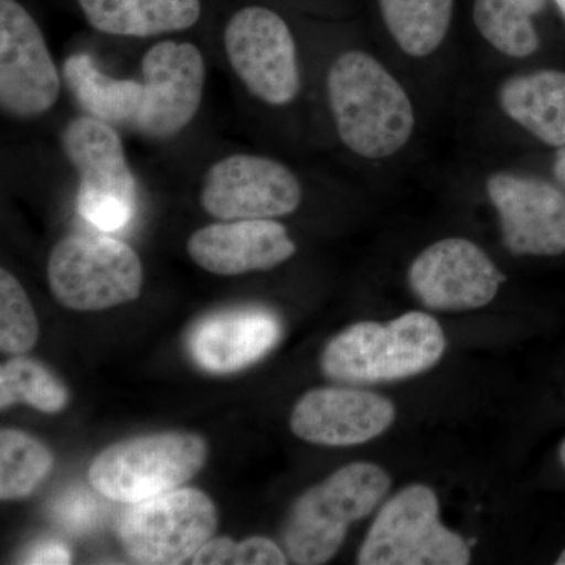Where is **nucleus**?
<instances>
[{
    "label": "nucleus",
    "mask_w": 565,
    "mask_h": 565,
    "mask_svg": "<svg viewBox=\"0 0 565 565\" xmlns=\"http://www.w3.org/2000/svg\"><path fill=\"white\" fill-rule=\"evenodd\" d=\"M556 6L559 7L561 13L564 14L565 18V0H555Z\"/></svg>",
    "instance_id": "2f4dec72"
},
{
    "label": "nucleus",
    "mask_w": 565,
    "mask_h": 565,
    "mask_svg": "<svg viewBox=\"0 0 565 565\" xmlns=\"http://www.w3.org/2000/svg\"><path fill=\"white\" fill-rule=\"evenodd\" d=\"M379 6L401 50L412 57H427L448 35L455 0H379Z\"/></svg>",
    "instance_id": "412c9836"
},
{
    "label": "nucleus",
    "mask_w": 565,
    "mask_h": 565,
    "mask_svg": "<svg viewBox=\"0 0 565 565\" xmlns=\"http://www.w3.org/2000/svg\"><path fill=\"white\" fill-rule=\"evenodd\" d=\"M559 456H561V462H563V465L565 467V440L563 441V445H561Z\"/></svg>",
    "instance_id": "7c9ffc66"
},
{
    "label": "nucleus",
    "mask_w": 565,
    "mask_h": 565,
    "mask_svg": "<svg viewBox=\"0 0 565 565\" xmlns=\"http://www.w3.org/2000/svg\"><path fill=\"white\" fill-rule=\"evenodd\" d=\"M392 479L370 462L345 465L294 504L285 527V545L294 564H326L343 545L349 526L377 508Z\"/></svg>",
    "instance_id": "7ed1b4c3"
},
{
    "label": "nucleus",
    "mask_w": 565,
    "mask_h": 565,
    "mask_svg": "<svg viewBox=\"0 0 565 565\" xmlns=\"http://www.w3.org/2000/svg\"><path fill=\"white\" fill-rule=\"evenodd\" d=\"M296 252L286 226L273 218L212 223L188 241L189 256L196 266L225 277L274 269Z\"/></svg>",
    "instance_id": "dca6fc26"
},
{
    "label": "nucleus",
    "mask_w": 565,
    "mask_h": 565,
    "mask_svg": "<svg viewBox=\"0 0 565 565\" xmlns=\"http://www.w3.org/2000/svg\"><path fill=\"white\" fill-rule=\"evenodd\" d=\"M555 177L565 188V148L557 154L555 161Z\"/></svg>",
    "instance_id": "c756f323"
},
{
    "label": "nucleus",
    "mask_w": 565,
    "mask_h": 565,
    "mask_svg": "<svg viewBox=\"0 0 565 565\" xmlns=\"http://www.w3.org/2000/svg\"><path fill=\"white\" fill-rule=\"evenodd\" d=\"M207 459L200 435L162 433L129 438L93 459L88 479L107 500L132 504L172 492L195 478Z\"/></svg>",
    "instance_id": "20e7f679"
},
{
    "label": "nucleus",
    "mask_w": 565,
    "mask_h": 565,
    "mask_svg": "<svg viewBox=\"0 0 565 565\" xmlns=\"http://www.w3.org/2000/svg\"><path fill=\"white\" fill-rule=\"evenodd\" d=\"M95 31L150 39L188 31L202 17L200 0H77Z\"/></svg>",
    "instance_id": "a211bd4d"
},
{
    "label": "nucleus",
    "mask_w": 565,
    "mask_h": 565,
    "mask_svg": "<svg viewBox=\"0 0 565 565\" xmlns=\"http://www.w3.org/2000/svg\"><path fill=\"white\" fill-rule=\"evenodd\" d=\"M471 553L462 535L440 520L430 487H405L386 501L367 531L356 563L362 565H465Z\"/></svg>",
    "instance_id": "423d86ee"
},
{
    "label": "nucleus",
    "mask_w": 565,
    "mask_h": 565,
    "mask_svg": "<svg viewBox=\"0 0 565 565\" xmlns=\"http://www.w3.org/2000/svg\"><path fill=\"white\" fill-rule=\"evenodd\" d=\"M54 457L46 445L22 430L0 433V498L21 500L50 475Z\"/></svg>",
    "instance_id": "b1692460"
},
{
    "label": "nucleus",
    "mask_w": 565,
    "mask_h": 565,
    "mask_svg": "<svg viewBox=\"0 0 565 565\" xmlns=\"http://www.w3.org/2000/svg\"><path fill=\"white\" fill-rule=\"evenodd\" d=\"M396 418L392 401L355 388H319L294 407L291 429L308 444L355 446L384 434Z\"/></svg>",
    "instance_id": "2eb2a0df"
},
{
    "label": "nucleus",
    "mask_w": 565,
    "mask_h": 565,
    "mask_svg": "<svg viewBox=\"0 0 565 565\" xmlns=\"http://www.w3.org/2000/svg\"><path fill=\"white\" fill-rule=\"evenodd\" d=\"M487 195L500 217L503 244L514 255L565 253V193L541 178L494 173Z\"/></svg>",
    "instance_id": "4468645a"
},
{
    "label": "nucleus",
    "mask_w": 565,
    "mask_h": 565,
    "mask_svg": "<svg viewBox=\"0 0 565 565\" xmlns=\"http://www.w3.org/2000/svg\"><path fill=\"white\" fill-rule=\"evenodd\" d=\"M545 7L546 0H475L473 20L494 50L508 57L526 58L541 44L533 18Z\"/></svg>",
    "instance_id": "4be33fe9"
},
{
    "label": "nucleus",
    "mask_w": 565,
    "mask_h": 565,
    "mask_svg": "<svg viewBox=\"0 0 565 565\" xmlns=\"http://www.w3.org/2000/svg\"><path fill=\"white\" fill-rule=\"evenodd\" d=\"M63 79L85 114L111 126L132 128L143 98V84L107 76L88 54L66 58Z\"/></svg>",
    "instance_id": "aec40b11"
},
{
    "label": "nucleus",
    "mask_w": 565,
    "mask_h": 565,
    "mask_svg": "<svg viewBox=\"0 0 565 565\" xmlns=\"http://www.w3.org/2000/svg\"><path fill=\"white\" fill-rule=\"evenodd\" d=\"M556 564L557 565H565V550H564L563 553H561L559 557H557Z\"/></svg>",
    "instance_id": "473e14b6"
},
{
    "label": "nucleus",
    "mask_w": 565,
    "mask_h": 565,
    "mask_svg": "<svg viewBox=\"0 0 565 565\" xmlns=\"http://www.w3.org/2000/svg\"><path fill=\"white\" fill-rule=\"evenodd\" d=\"M99 492H92L85 486H73L63 490L50 505L52 522L73 535L93 533L106 516Z\"/></svg>",
    "instance_id": "a878e982"
},
{
    "label": "nucleus",
    "mask_w": 565,
    "mask_h": 565,
    "mask_svg": "<svg viewBox=\"0 0 565 565\" xmlns=\"http://www.w3.org/2000/svg\"><path fill=\"white\" fill-rule=\"evenodd\" d=\"M22 403L44 414H57L70 403L65 384L43 363L29 356L14 359L0 367V407Z\"/></svg>",
    "instance_id": "5701e85b"
},
{
    "label": "nucleus",
    "mask_w": 565,
    "mask_h": 565,
    "mask_svg": "<svg viewBox=\"0 0 565 565\" xmlns=\"http://www.w3.org/2000/svg\"><path fill=\"white\" fill-rule=\"evenodd\" d=\"M288 563L280 546L266 537H250L234 546L233 564L282 565Z\"/></svg>",
    "instance_id": "bb28decb"
},
{
    "label": "nucleus",
    "mask_w": 565,
    "mask_h": 565,
    "mask_svg": "<svg viewBox=\"0 0 565 565\" xmlns=\"http://www.w3.org/2000/svg\"><path fill=\"white\" fill-rule=\"evenodd\" d=\"M327 95L338 136L360 158H390L414 134L415 111L407 92L366 52L348 51L332 63Z\"/></svg>",
    "instance_id": "f257e3e1"
},
{
    "label": "nucleus",
    "mask_w": 565,
    "mask_h": 565,
    "mask_svg": "<svg viewBox=\"0 0 565 565\" xmlns=\"http://www.w3.org/2000/svg\"><path fill=\"white\" fill-rule=\"evenodd\" d=\"M281 333L280 319L264 308L222 311L193 327L189 351L207 373L232 374L273 351Z\"/></svg>",
    "instance_id": "f3484780"
},
{
    "label": "nucleus",
    "mask_w": 565,
    "mask_h": 565,
    "mask_svg": "<svg viewBox=\"0 0 565 565\" xmlns=\"http://www.w3.org/2000/svg\"><path fill=\"white\" fill-rule=\"evenodd\" d=\"M217 509L196 489H174L132 503L117 523L126 555L139 564H182L217 530Z\"/></svg>",
    "instance_id": "6e6552de"
},
{
    "label": "nucleus",
    "mask_w": 565,
    "mask_h": 565,
    "mask_svg": "<svg viewBox=\"0 0 565 565\" xmlns=\"http://www.w3.org/2000/svg\"><path fill=\"white\" fill-rule=\"evenodd\" d=\"M504 114L550 147H565V73L534 71L501 85Z\"/></svg>",
    "instance_id": "6ab92c4d"
},
{
    "label": "nucleus",
    "mask_w": 565,
    "mask_h": 565,
    "mask_svg": "<svg viewBox=\"0 0 565 565\" xmlns=\"http://www.w3.org/2000/svg\"><path fill=\"white\" fill-rule=\"evenodd\" d=\"M234 546L228 537L210 539L193 556L192 563L195 565H223L233 564Z\"/></svg>",
    "instance_id": "c85d7f7f"
},
{
    "label": "nucleus",
    "mask_w": 565,
    "mask_h": 565,
    "mask_svg": "<svg viewBox=\"0 0 565 565\" xmlns=\"http://www.w3.org/2000/svg\"><path fill=\"white\" fill-rule=\"evenodd\" d=\"M504 275L478 244L463 237L438 241L416 256L408 285L426 307L470 311L492 302Z\"/></svg>",
    "instance_id": "ddd939ff"
},
{
    "label": "nucleus",
    "mask_w": 565,
    "mask_h": 565,
    "mask_svg": "<svg viewBox=\"0 0 565 565\" xmlns=\"http://www.w3.org/2000/svg\"><path fill=\"white\" fill-rule=\"evenodd\" d=\"M200 203L218 221L282 217L302 203V185L289 167L275 159L232 154L204 173Z\"/></svg>",
    "instance_id": "9d476101"
},
{
    "label": "nucleus",
    "mask_w": 565,
    "mask_h": 565,
    "mask_svg": "<svg viewBox=\"0 0 565 565\" xmlns=\"http://www.w3.org/2000/svg\"><path fill=\"white\" fill-rule=\"evenodd\" d=\"M445 351L440 323L433 316L412 311L388 323H353L323 349L321 367L332 381L379 384L426 373Z\"/></svg>",
    "instance_id": "f03ea898"
},
{
    "label": "nucleus",
    "mask_w": 565,
    "mask_h": 565,
    "mask_svg": "<svg viewBox=\"0 0 565 565\" xmlns=\"http://www.w3.org/2000/svg\"><path fill=\"white\" fill-rule=\"evenodd\" d=\"M61 74L40 25L18 0H0V107L17 120L50 111Z\"/></svg>",
    "instance_id": "9b49d317"
},
{
    "label": "nucleus",
    "mask_w": 565,
    "mask_h": 565,
    "mask_svg": "<svg viewBox=\"0 0 565 565\" xmlns=\"http://www.w3.org/2000/svg\"><path fill=\"white\" fill-rule=\"evenodd\" d=\"M55 300L74 311H103L132 302L143 286V266L128 244L107 236L65 237L46 267Z\"/></svg>",
    "instance_id": "39448f33"
},
{
    "label": "nucleus",
    "mask_w": 565,
    "mask_h": 565,
    "mask_svg": "<svg viewBox=\"0 0 565 565\" xmlns=\"http://www.w3.org/2000/svg\"><path fill=\"white\" fill-rule=\"evenodd\" d=\"M223 47L234 74L259 102L281 107L299 95L296 40L280 14L264 7L236 11L223 32Z\"/></svg>",
    "instance_id": "1a4fd4ad"
},
{
    "label": "nucleus",
    "mask_w": 565,
    "mask_h": 565,
    "mask_svg": "<svg viewBox=\"0 0 565 565\" xmlns=\"http://www.w3.org/2000/svg\"><path fill=\"white\" fill-rule=\"evenodd\" d=\"M143 98L134 131L148 139H172L199 114L206 84L202 51L185 41H161L141 61Z\"/></svg>",
    "instance_id": "f8f14e48"
},
{
    "label": "nucleus",
    "mask_w": 565,
    "mask_h": 565,
    "mask_svg": "<svg viewBox=\"0 0 565 565\" xmlns=\"http://www.w3.org/2000/svg\"><path fill=\"white\" fill-rule=\"evenodd\" d=\"M68 546L57 541H43L40 544L31 546L29 552L22 557V564H71Z\"/></svg>",
    "instance_id": "cd10ccee"
},
{
    "label": "nucleus",
    "mask_w": 565,
    "mask_h": 565,
    "mask_svg": "<svg viewBox=\"0 0 565 565\" xmlns=\"http://www.w3.org/2000/svg\"><path fill=\"white\" fill-rule=\"evenodd\" d=\"M39 334V319L28 292L9 270H0V351L22 355L36 344Z\"/></svg>",
    "instance_id": "393cba45"
},
{
    "label": "nucleus",
    "mask_w": 565,
    "mask_h": 565,
    "mask_svg": "<svg viewBox=\"0 0 565 565\" xmlns=\"http://www.w3.org/2000/svg\"><path fill=\"white\" fill-rule=\"evenodd\" d=\"M62 147L79 174L77 207L82 217L103 232H117L132 221L137 184L120 134L90 115L65 126Z\"/></svg>",
    "instance_id": "0eeeda50"
}]
</instances>
